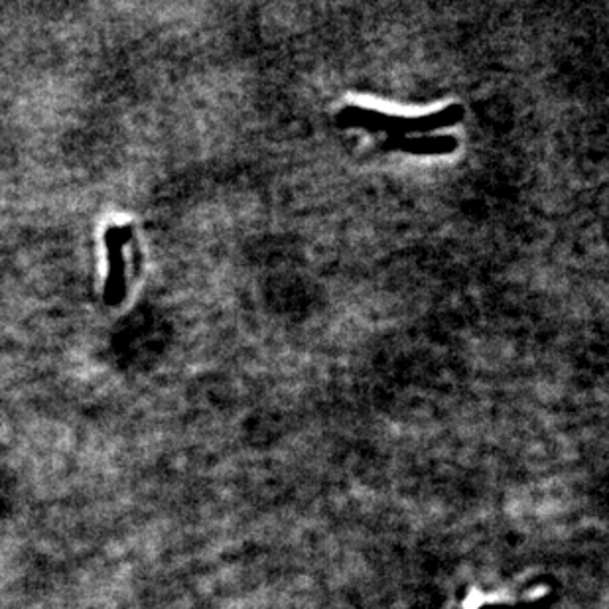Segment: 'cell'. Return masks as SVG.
Listing matches in <instances>:
<instances>
[{"mask_svg":"<svg viewBox=\"0 0 609 609\" xmlns=\"http://www.w3.org/2000/svg\"><path fill=\"white\" fill-rule=\"evenodd\" d=\"M463 118V107L452 105L438 113H430L424 117H394L377 108L345 107L337 115V123L344 128H364L369 133H384L391 138H406L414 133H428L436 128L452 127Z\"/></svg>","mask_w":609,"mask_h":609,"instance_id":"cell-1","label":"cell"},{"mask_svg":"<svg viewBox=\"0 0 609 609\" xmlns=\"http://www.w3.org/2000/svg\"><path fill=\"white\" fill-rule=\"evenodd\" d=\"M458 148L456 138L423 137V138H389L383 150H399L411 154H448Z\"/></svg>","mask_w":609,"mask_h":609,"instance_id":"cell-2","label":"cell"}]
</instances>
